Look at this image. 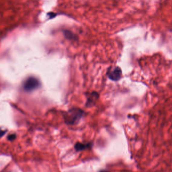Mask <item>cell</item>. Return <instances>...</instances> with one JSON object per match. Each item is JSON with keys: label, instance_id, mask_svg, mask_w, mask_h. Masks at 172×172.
<instances>
[{"label": "cell", "instance_id": "obj_1", "mask_svg": "<svg viewBox=\"0 0 172 172\" xmlns=\"http://www.w3.org/2000/svg\"><path fill=\"white\" fill-rule=\"evenodd\" d=\"M86 113L79 108H72L63 114L66 124L70 126L78 125L81 119L85 116Z\"/></svg>", "mask_w": 172, "mask_h": 172}, {"label": "cell", "instance_id": "obj_2", "mask_svg": "<svg viewBox=\"0 0 172 172\" xmlns=\"http://www.w3.org/2000/svg\"><path fill=\"white\" fill-rule=\"evenodd\" d=\"M107 75L110 80L113 81H118L122 77V71L119 66H111L108 69Z\"/></svg>", "mask_w": 172, "mask_h": 172}, {"label": "cell", "instance_id": "obj_3", "mask_svg": "<svg viewBox=\"0 0 172 172\" xmlns=\"http://www.w3.org/2000/svg\"><path fill=\"white\" fill-rule=\"evenodd\" d=\"M40 82L36 78L31 77L28 78L23 84V88L26 92H31L40 86Z\"/></svg>", "mask_w": 172, "mask_h": 172}, {"label": "cell", "instance_id": "obj_4", "mask_svg": "<svg viewBox=\"0 0 172 172\" xmlns=\"http://www.w3.org/2000/svg\"><path fill=\"white\" fill-rule=\"evenodd\" d=\"M99 93L96 92H92L86 95V102L85 106L87 108H91L95 105L98 99H99Z\"/></svg>", "mask_w": 172, "mask_h": 172}, {"label": "cell", "instance_id": "obj_5", "mask_svg": "<svg viewBox=\"0 0 172 172\" xmlns=\"http://www.w3.org/2000/svg\"><path fill=\"white\" fill-rule=\"evenodd\" d=\"M92 146H93V143L92 142L86 143L77 142L74 145V149L76 151L79 152V151H85L86 149H91Z\"/></svg>", "mask_w": 172, "mask_h": 172}, {"label": "cell", "instance_id": "obj_6", "mask_svg": "<svg viewBox=\"0 0 172 172\" xmlns=\"http://www.w3.org/2000/svg\"><path fill=\"white\" fill-rule=\"evenodd\" d=\"M64 34L66 38L69 40H75L76 38H77V37L75 34L72 33L71 31H64Z\"/></svg>", "mask_w": 172, "mask_h": 172}, {"label": "cell", "instance_id": "obj_7", "mask_svg": "<svg viewBox=\"0 0 172 172\" xmlns=\"http://www.w3.org/2000/svg\"><path fill=\"white\" fill-rule=\"evenodd\" d=\"M16 138V135L15 134H10L8 136L7 138L8 140L9 141H13Z\"/></svg>", "mask_w": 172, "mask_h": 172}, {"label": "cell", "instance_id": "obj_8", "mask_svg": "<svg viewBox=\"0 0 172 172\" xmlns=\"http://www.w3.org/2000/svg\"><path fill=\"white\" fill-rule=\"evenodd\" d=\"M7 131L1 129H0V138H2L6 133Z\"/></svg>", "mask_w": 172, "mask_h": 172}, {"label": "cell", "instance_id": "obj_9", "mask_svg": "<svg viewBox=\"0 0 172 172\" xmlns=\"http://www.w3.org/2000/svg\"><path fill=\"white\" fill-rule=\"evenodd\" d=\"M49 16L51 18H53L54 17H55V16L56 15V14L54 13H49Z\"/></svg>", "mask_w": 172, "mask_h": 172}, {"label": "cell", "instance_id": "obj_10", "mask_svg": "<svg viewBox=\"0 0 172 172\" xmlns=\"http://www.w3.org/2000/svg\"><path fill=\"white\" fill-rule=\"evenodd\" d=\"M99 172H110L108 170H99Z\"/></svg>", "mask_w": 172, "mask_h": 172}]
</instances>
